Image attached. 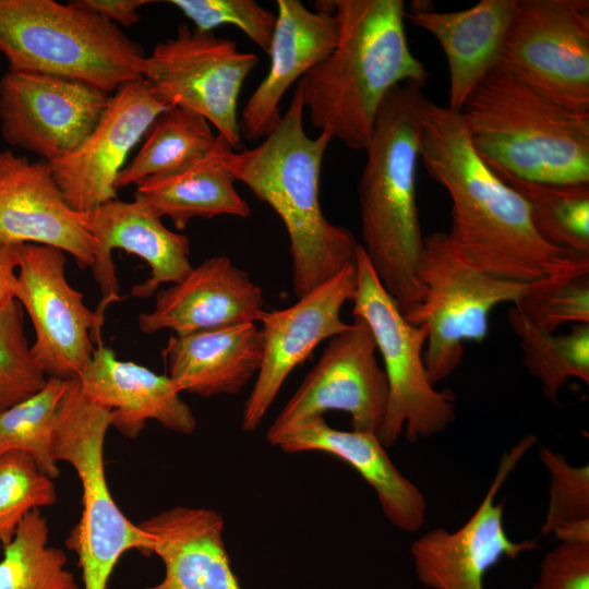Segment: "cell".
<instances>
[{
  "label": "cell",
  "mask_w": 589,
  "mask_h": 589,
  "mask_svg": "<svg viewBox=\"0 0 589 589\" xmlns=\"http://www.w3.org/2000/svg\"><path fill=\"white\" fill-rule=\"evenodd\" d=\"M87 227L95 241L92 267L101 299L95 312L96 338L100 340L104 314L108 305L120 299L119 286L111 260L115 249L135 254L147 263L149 277L135 285L131 294L148 298L163 284L182 280L193 268L190 262V241L168 229L161 218L143 202L107 201L86 213Z\"/></svg>",
  "instance_id": "ac0fdd59"
},
{
  "label": "cell",
  "mask_w": 589,
  "mask_h": 589,
  "mask_svg": "<svg viewBox=\"0 0 589 589\" xmlns=\"http://www.w3.org/2000/svg\"><path fill=\"white\" fill-rule=\"evenodd\" d=\"M21 245L0 241V311L15 300Z\"/></svg>",
  "instance_id": "ab89813d"
},
{
  "label": "cell",
  "mask_w": 589,
  "mask_h": 589,
  "mask_svg": "<svg viewBox=\"0 0 589 589\" xmlns=\"http://www.w3.org/2000/svg\"><path fill=\"white\" fill-rule=\"evenodd\" d=\"M416 276L420 303L404 316L426 330L423 358L435 386L459 366L465 342H481L486 337L493 309L515 303L527 284L481 272L443 231L424 237Z\"/></svg>",
  "instance_id": "ba28073f"
},
{
  "label": "cell",
  "mask_w": 589,
  "mask_h": 589,
  "mask_svg": "<svg viewBox=\"0 0 589 589\" xmlns=\"http://www.w3.org/2000/svg\"><path fill=\"white\" fill-rule=\"evenodd\" d=\"M219 141L218 135L213 149L191 165L135 184L134 199L160 218L168 217L178 230L196 217H249L251 207L218 156Z\"/></svg>",
  "instance_id": "4316f807"
},
{
  "label": "cell",
  "mask_w": 589,
  "mask_h": 589,
  "mask_svg": "<svg viewBox=\"0 0 589 589\" xmlns=\"http://www.w3.org/2000/svg\"><path fill=\"white\" fill-rule=\"evenodd\" d=\"M110 426V411L87 399L72 380L59 406L53 452L58 462L74 468L82 484L81 518L64 543L77 555L83 589H107L128 551L152 555L147 534L121 512L107 484L104 445Z\"/></svg>",
  "instance_id": "52a82bcc"
},
{
  "label": "cell",
  "mask_w": 589,
  "mask_h": 589,
  "mask_svg": "<svg viewBox=\"0 0 589 589\" xmlns=\"http://www.w3.org/2000/svg\"><path fill=\"white\" fill-rule=\"evenodd\" d=\"M540 460L549 474V503L541 533L575 521L589 520V467L573 466L558 452L542 446Z\"/></svg>",
  "instance_id": "d590c367"
},
{
  "label": "cell",
  "mask_w": 589,
  "mask_h": 589,
  "mask_svg": "<svg viewBox=\"0 0 589 589\" xmlns=\"http://www.w3.org/2000/svg\"><path fill=\"white\" fill-rule=\"evenodd\" d=\"M356 263V262H354ZM357 289L356 265L323 283L292 305L266 311L260 323L263 352L254 386L243 406L241 428L254 431L278 395L289 374L325 339L347 330L340 312Z\"/></svg>",
  "instance_id": "2e32d148"
},
{
  "label": "cell",
  "mask_w": 589,
  "mask_h": 589,
  "mask_svg": "<svg viewBox=\"0 0 589 589\" xmlns=\"http://www.w3.org/2000/svg\"><path fill=\"white\" fill-rule=\"evenodd\" d=\"M353 316L371 328L388 384V402L378 438L393 446L405 433L416 443L444 432L455 420V395L431 384L424 364L426 330L409 323L377 278L359 244Z\"/></svg>",
  "instance_id": "9c48e42d"
},
{
  "label": "cell",
  "mask_w": 589,
  "mask_h": 589,
  "mask_svg": "<svg viewBox=\"0 0 589 589\" xmlns=\"http://www.w3.org/2000/svg\"><path fill=\"white\" fill-rule=\"evenodd\" d=\"M537 443L526 435L498 462L497 471L482 501L457 530L436 527L410 546L418 580L429 589H484L485 574L503 558L515 560L536 550L537 539L514 541L506 532L503 503L495 497L520 459Z\"/></svg>",
  "instance_id": "9a60e30c"
},
{
  "label": "cell",
  "mask_w": 589,
  "mask_h": 589,
  "mask_svg": "<svg viewBox=\"0 0 589 589\" xmlns=\"http://www.w3.org/2000/svg\"><path fill=\"white\" fill-rule=\"evenodd\" d=\"M514 305L548 333L569 323L589 324V262L527 284Z\"/></svg>",
  "instance_id": "d6a6232c"
},
{
  "label": "cell",
  "mask_w": 589,
  "mask_h": 589,
  "mask_svg": "<svg viewBox=\"0 0 589 589\" xmlns=\"http://www.w3.org/2000/svg\"><path fill=\"white\" fill-rule=\"evenodd\" d=\"M328 2L337 44L296 88L314 129L364 151L389 91L406 82L424 87L429 73L408 45L402 0Z\"/></svg>",
  "instance_id": "7a4b0ae2"
},
{
  "label": "cell",
  "mask_w": 589,
  "mask_h": 589,
  "mask_svg": "<svg viewBox=\"0 0 589 589\" xmlns=\"http://www.w3.org/2000/svg\"><path fill=\"white\" fill-rule=\"evenodd\" d=\"M71 381L48 377L40 390L0 411V456L9 452L26 453L49 478L59 477L53 452L55 426Z\"/></svg>",
  "instance_id": "1f68e13d"
},
{
  "label": "cell",
  "mask_w": 589,
  "mask_h": 589,
  "mask_svg": "<svg viewBox=\"0 0 589 589\" xmlns=\"http://www.w3.org/2000/svg\"><path fill=\"white\" fill-rule=\"evenodd\" d=\"M376 350L368 323L353 316L347 330L329 339L318 361L274 419L266 432L267 442L275 446L302 421L329 410L347 412L352 430L378 436L387 409L388 384Z\"/></svg>",
  "instance_id": "7c38bea8"
},
{
  "label": "cell",
  "mask_w": 589,
  "mask_h": 589,
  "mask_svg": "<svg viewBox=\"0 0 589 589\" xmlns=\"http://www.w3.org/2000/svg\"><path fill=\"white\" fill-rule=\"evenodd\" d=\"M496 63L564 107L589 113V1L517 0Z\"/></svg>",
  "instance_id": "8fae6325"
},
{
  "label": "cell",
  "mask_w": 589,
  "mask_h": 589,
  "mask_svg": "<svg viewBox=\"0 0 589 589\" xmlns=\"http://www.w3.org/2000/svg\"><path fill=\"white\" fill-rule=\"evenodd\" d=\"M470 143L497 173L589 184V113L573 111L495 64L460 110Z\"/></svg>",
  "instance_id": "5b68a950"
},
{
  "label": "cell",
  "mask_w": 589,
  "mask_h": 589,
  "mask_svg": "<svg viewBox=\"0 0 589 589\" xmlns=\"http://www.w3.org/2000/svg\"><path fill=\"white\" fill-rule=\"evenodd\" d=\"M64 252L22 244L15 300L29 315L34 361L47 377L77 380L98 345L95 312L65 277Z\"/></svg>",
  "instance_id": "5bb4252c"
},
{
  "label": "cell",
  "mask_w": 589,
  "mask_h": 589,
  "mask_svg": "<svg viewBox=\"0 0 589 589\" xmlns=\"http://www.w3.org/2000/svg\"><path fill=\"white\" fill-rule=\"evenodd\" d=\"M0 241L57 248L83 269L94 264L86 213L67 203L47 161L11 151L0 152Z\"/></svg>",
  "instance_id": "d6986e66"
},
{
  "label": "cell",
  "mask_w": 589,
  "mask_h": 589,
  "mask_svg": "<svg viewBox=\"0 0 589 589\" xmlns=\"http://www.w3.org/2000/svg\"><path fill=\"white\" fill-rule=\"evenodd\" d=\"M531 589H589V542L560 541L543 556Z\"/></svg>",
  "instance_id": "74e56055"
},
{
  "label": "cell",
  "mask_w": 589,
  "mask_h": 589,
  "mask_svg": "<svg viewBox=\"0 0 589 589\" xmlns=\"http://www.w3.org/2000/svg\"><path fill=\"white\" fill-rule=\"evenodd\" d=\"M508 322L519 340L524 365L542 384L543 395L556 401L570 378L589 384V324L566 334L548 333L509 309Z\"/></svg>",
  "instance_id": "f1b7e54d"
},
{
  "label": "cell",
  "mask_w": 589,
  "mask_h": 589,
  "mask_svg": "<svg viewBox=\"0 0 589 589\" xmlns=\"http://www.w3.org/2000/svg\"><path fill=\"white\" fill-rule=\"evenodd\" d=\"M419 121L420 159L452 202L447 235L478 269L530 284L589 262L538 235L526 201L476 153L459 112L424 97Z\"/></svg>",
  "instance_id": "6da1fadb"
},
{
  "label": "cell",
  "mask_w": 589,
  "mask_h": 589,
  "mask_svg": "<svg viewBox=\"0 0 589 589\" xmlns=\"http://www.w3.org/2000/svg\"><path fill=\"white\" fill-rule=\"evenodd\" d=\"M560 541L589 542V520L565 524L552 532Z\"/></svg>",
  "instance_id": "60d3db41"
},
{
  "label": "cell",
  "mask_w": 589,
  "mask_h": 589,
  "mask_svg": "<svg viewBox=\"0 0 589 589\" xmlns=\"http://www.w3.org/2000/svg\"><path fill=\"white\" fill-rule=\"evenodd\" d=\"M200 32L233 25L266 53L276 23V13L253 0H171Z\"/></svg>",
  "instance_id": "8d00e7d4"
},
{
  "label": "cell",
  "mask_w": 589,
  "mask_h": 589,
  "mask_svg": "<svg viewBox=\"0 0 589 589\" xmlns=\"http://www.w3.org/2000/svg\"><path fill=\"white\" fill-rule=\"evenodd\" d=\"M337 38V22L328 1H321L312 11L299 0H277L267 52L269 70L243 108L239 121L241 137L264 139L277 127L285 93L333 52Z\"/></svg>",
  "instance_id": "44dd1931"
},
{
  "label": "cell",
  "mask_w": 589,
  "mask_h": 589,
  "mask_svg": "<svg viewBox=\"0 0 589 589\" xmlns=\"http://www.w3.org/2000/svg\"><path fill=\"white\" fill-rule=\"evenodd\" d=\"M163 579L144 589H242L230 566L223 516L205 507L175 506L137 524Z\"/></svg>",
  "instance_id": "603a6c76"
},
{
  "label": "cell",
  "mask_w": 589,
  "mask_h": 589,
  "mask_svg": "<svg viewBox=\"0 0 589 589\" xmlns=\"http://www.w3.org/2000/svg\"><path fill=\"white\" fill-rule=\"evenodd\" d=\"M145 135L135 156L118 175L117 191L191 165L208 154L218 139L204 117L177 106L161 112Z\"/></svg>",
  "instance_id": "83f0119b"
},
{
  "label": "cell",
  "mask_w": 589,
  "mask_h": 589,
  "mask_svg": "<svg viewBox=\"0 0 589 589\" xmlns=\"http://www.w3.org/2000/svg\"><path fill=\"white\" fill-rule=\"evenodd\" d=\"M82 394L111 414V426L135 438L148 420L177 433L190 435L195 417L168 375L116 358L103 344L77 378Z\"/></svg>",
  "instance_id": "7402d4cb"
},
{
  "label": "cell",
  "mask_w": 589,
  "mask_h": 589,
  "mask_svg": "<svg viewBox=\"0 0 589 589\" xmlns=\"http://www.w3.org/2000/svg\"><path fill=\"white\" fill-rule=\"evenodd\" d=\"M304 106L296 88L286 113L257 146L233 151L220 136L218 156L235 181L280 217L290 241L292 289L297 299L353 265L360 243L330 223L320 203V179L332 137L306 134Z\"/></svg>",
  "instance_id": "3957f363"
},
{
  "label": "cell",
  "mask_w": 589,
  "mask_h": 589,
  "mask_svg": "<svg viewBox=\"0 0 589 589\" xmlns=\"http://www.w3.org/2000/svg\"><path fill=\"white\" fill-rule=\"evenodd\" d=\"M75 2L118 26H131L140 21L139 10L146 0H75Z\"/></svg>",
  "instance_id": "f35d334b"
},
{
  "label": "cell",
  "mask_w": 589,
  "mask_h": 589,
  "mask_svg": "<svg viewBox=\"0 0 589 589\" xmlns=\"http://www.w3.org/2000/svg\"><path fill=\"white\" fill-rule=\"evenodd\" d=\"M110 97L77 80L9 69L0 80L2 137L52 163L83 143Z\"/></svg>",
  "instance_id": "4fadbf2b"
},
{
  "label": "cell",
  "mask_w": 589,
  "mask_h": 589,
  "mask_svg": "<svg viewBox=\"0 0 589 589\" xmlns=\"http://www.w3.org/2000/svg\"><path fill=\"white\" fill-rule=\"evenodd\" d=\"M517 0H481L454 12L414 4L405 19L430 33L448 64V108L460 112L468 97L496 64Z\"/></svg>",
  "instance_id": "d4e9b609"
},
{
  "label": "cell",
  "mask_w": 589,
  "mask_h": 589,
  "mask_svg": "<svg viewBox=\"0 0 589 589\" xmlns=\"http://www.w3.org/2000/svg\"><path fill=\"white\" fill-rule=\"evenodd\" d=\"M261 328L244 323L188 335H171L163 351L168 376L182 393L202 397L238 394L257 374Z\"/></svg>",
  "instance_id": "484cf974"
},
{
  "label": "cell",
  "mask_w": 589,
  "mask_h": 589,
  "mask_svg": "<svg viewBox=\"0 0 589 589\" xmlns=\"http://www.w3.org/2000/svg\"><path fill=\"white\" fill-rule=\"evenodd\" d=\"M9 69L77 80L112 95L143 79L146 56L120 28L75 0H0Z\"/></svg>",
  "instance_id": "8992f818"
},
{
  "label": "cell",
  "mask_w": 589,
  "mask_h": 589,
  "mask_svg": "<svg viewBox=\"0 0 589 589\" xmlns=\"http://www.w3.org/2000/svg\"><path fill=\"white\" fill-rule=\"evenodd\" d=\"M57 501L53 480L45 474L32 456L9 452L0 456V544L14 538L22 520L33 510Z\"/></svg>",
  "instance_id": "836d02e7"
},
{
  "label": "cell",
  "mask_w": 589,
  "mask_h": 589,
  "mask_svg": "<svg viewBox=\"0 0 589 589\" xmlns=\"http://www.w3.org/2000/svg\"><path fill=\"white\" fill-rule=\"evenodd\" d=\"M257 63V55L240 51L236 40L180 24L173 38L146 56L143 79L159 101L204 117L239 151L238 98Z\"/></svg>",
  "instance_id": "30bf717a"
},
{
  "label": "cell",
  "mask_w": 589,
  "mask_h": 589,
  "mask_svg": "<svg viewBox=\"0 0 589 589\" xmlns=\"http://www.w3.org/2000/svg\"><path fill=\"white\" fill-rule=\"evenodd\" d=\"M275 446L288 454L315 450L336 456L375 491L392 525L406 532H416L424 525L423 493L396 467L376 434L336 430L323 416H316L288 431Z\"/></svg>",
  "instance_id": "cb8c5ba5"
},
{
  "label": "cell",
  "mask_w": 589,
  "mask_h": 589,
  "mask_svg": "<svg viewBox=\"0 0 589 589\" xmlns=\"http://www.w3.org/2000/svg\"><path fill=\"white\" fill-rule=\"evenodd\" d=\"M48 377L33 359L17 300L0 311V411L40 390Z\"/></svg>",
  "instance_id": "e575fe53"
},
{
  "label": "cell",
  "mask_w": 589,
  "mask_h": 589,
  "mask_svg": "<svg viewBox=\"0 0 589 589\" xmlns=\"http://www.w3.org/2000/svg\"><path fill=\"white\" fill-rule=\"evenodd\" d=\"M265 299L249 274L226 255L205 260L180 281L156 294L152 311L139 315L145 334L173 335L260 322Z\"/></svg>",
  "instance_id": "ffe728a7"
},
{
  "label": "cell",
  "mask_w": 589,
  "mask_h": 589,
  "mask_svg": "<svg viewBox=\"0 0 589 589\" xmlns=\"http://www.w3.org/2000/svg\"><path fill=\"white\" fill-rule=\"evenodd\" d=\"M495 173L526 201L533 227L546 243L589 254V184L541 183Z\"/></svg>",
  "instance_id": "f546056e"
},
{
  "label": "cell",
  "mask_w": 589,
  "mask_h": 589,
  "mask_svg": "<svg viewBox=\"0 0 589 589\" xmlns=\"http://www.w3.org/2000/svg\"><path fill=\"white\" fill-rule=\"evenodd\" d=\"M422 86L406 82L384 98L357 192L365 255L404 315L420 303L417 266L423 251L416 173Z\"/></svg>",
  "instance_id": "277c9868"
},
{
  "label": "cell",
  "mask_w": 589,
  "mask_h": 589,
  "mask_svg": "<svg viewBox=\"0 0 589 589\" xmlns=\"http://www.w3.org/2000/svg\"><path fill=\"white\" fill-rule=\"evenodd\" d=\"M167 108L144 79L115 92L99 122L69 155L48 163L67 203L87 213L117 199L116 181L132 148Z\"/></svg>",
  "instance_id": "e0dca14e"
},
{
  "label": "cell",
  "mask_w": 589,
  "mask_h": 589,
  "mask_svg": "<svg viewBox=\"0 0 589 589\" xmlns=\"http://www.w3.org/2000/svg\"><path fill=\"white\" fill-rule=\"evenodd\" d=\"M0 560V589H82L68 569L64 551L49 544V526L40 509L20 524Z\"/></svg>",
  "instance_id": "4dcf8cb0"
}]
</instances>
